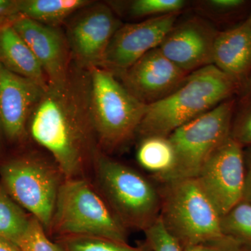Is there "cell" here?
I'll list each match as a JSON object with an SVG mask.
<instances>
[{
  "instance_id": "6da1fadb",
  "label": "cell",
  "mask_w": 251,
  "mask_h": 251,
  "mask_svg": "<svg viewBox=\"0 0 251 251\" xmlns=\"http://www.w3.org/2000/svg\"><path fill=\"white\" fill-rule=\"evenodd\" d=\"M29 118L32 138L52 154L66 179L76 178L96 153L87 69L71 67L64 83L49 84Z\"/></svg>"
},
{
  "instance_id": "7a4b0ae2",
  "label": "cell",
  "mask_w": 251,
  "mask_h": 251,
  "mask_svg": "<svg viewBox=\"0 0 251 251\" xmlns=\"http://www.w3.org/2000/svg\"><path fill=\"white\" fill-rule=\"evenodd\" d=\"M241 87L214 64L191 73L179 88L149 105L138 133L168 137L176 128L238 95Z\"/></svg>"
},
{
  "instance_id": "3957f363",
  "label": "cell",
  "mask_w": 251,
  "mask_h": 251,
  "mask_svg": "<svg viewBox=\"0 0 251 251\" xmlns=\"http://www.w3.org/2000/svg\"><path fill=\"white\" fill-rule=\"evenodd\" d=\"M87 72L96 138L105 150L113 151L138 132L148 105L130 94L111 71L93 67Z\"/></svg>"
},
{
  "instance_id": "277c9868",
  "label": "cell",
  "mask_w": 251,
  "mask_h": 251,
  "mask_svg": "<svg viewBox=\"0 0 251 251\" xmlns=\"http://www.w3.org/2000/svg\"><path fill=\"white\" fill-rule=\"evenodd\" d=\"M162 184L160 219L181 247L209 244L224 237L221 216L196 178Z\"/></svg>"
},
{
  "instance_id": "5b68a950",
  "label": "cell",
  "mask_w": 251,
  "mask_h": 251,
  "mask_svg": "<svg viewBox=\"0 0 251 251\" xmlns=\"http://www.w3.org/2000/svg\"><path fill=\"white\" fill-rule=\"evenodd\" d=\"M95 170L105 201L126 227L145 231L159 219L161 193L133 168L96 151Z\"/></svg>"
},
{
  "instance_id": "8992f818",
  "label": "cell",
  "mask_w": 251,
  "mask_h": 251,
  "mask_svg": "<svg viewBox=\"0 0 251 251\" xmlns=\"http://www.w3.org/2000/svg\"><path fill=\"white\" fill-rule=\"evenodd\" d=\"M67 236H92L128 243L126 227L105 199L83 179H66L59 188L52 226Z\"/></svg>"
},
{
  "instance_id": "52a82bcc",
  "label": "cell",
  "mask_w": 251,
  "mask_h": 251,
  "mask_svg": "<svg viewBox=\"0 0 251 251\" xmlns=\"http://www.w3.org/2000/svg\"><path fill=\"white\" fill-rule=\"evenodd\" d=\"M237 105L235 97L227 99L168 136L176 154V166L168 181L198 176L211 155L230 138Z\"/></svg>"
},
{
  "instance_id": "ba28073f",
  "label": "cell",
  "mask_w": 251,
  "mask_h": 251,
  "mask_svg": "<svg viewBox=\"0 0 251 251\" xmlns=\"http://www.w3.org/2000/svg\"><path fill=\"white\" fill-rule=\"evenodd\" d=\"M62 174L39 157H27L9 162L1 169L6 191L18 204L31 213L49 229L52 219Z\"/></svg>"
},
{
  "instance_id": "9c48e42d",
  "label": "cell",
  "mask_w": 251,
  "mask_h": 251,
  "mask_svg": "<svg viewBox=\"0 0 251 251\" xmlns=\"http://www.w3.org/2000/svg\"><path fill=\"white\" fill-rule=\"evenodd\" d=\"M122 25L106 4L92 3L79 10L67 28L68 44L75 65L83 69L101 67L112 36Z\"/></svg>"
},
{
  "instance_id": "30bf717a",
  "label": "cell",
  "mask_w": 251,
  "mask_h": 251,
  "mask_svg": "<svg viewBox=\"0 0 251 251\" xmlns=\"http://www.w3.org/2000/svg\"><path fill=\"white\" fill-rule=\"evenodd\" d=\"M246 173L244 148L230 137L211 155L196 176L221 217L243 201Z\"/></svg>"
},
{
  "instance_id": "8fae6325",
  "label": "cell",
  "mask_w": 251,
  "mask_h": 251,
  "mask_svg": "<svg viewBox=\"0 0 251 251\" xmlns=\"http://www.w3.org/2000/svg\"><path fill=\"white\" fill-rule=\"evenodd\" d=\"M113 74L130 94L148 105L173 93L189 75L167 58L158 48L128 69Z\"/></svg>"
},
{
  "instance_id": "7c38bea8",
  "label": "cell",
  "mask_w": 251,
  "mask_h": 251,
  "mask_svg": "<svg viewBox=\"0 0 251 251\" xmlns=\"http://www.w3.org/2000/svg\"><path fill=\"white\" fill-rule=\"evenodd\" d=\"M177 16L163 15L139 23L122 25L112 36L101 67L114 73L128 69L160 46L176 23Z\"/></svg>"
},
{
  "instance_id": "4fadbf2b",
  "label": "cell",
  "mask_w": 251,
  "mask_h": 251,
  "mask_svg": "<svg viewBox=\"0 0 251 251\" xmlns=\"http://www.w3.org/2000/svg\"><path fill=\"white\" fill-rule=\"evenodd\" d=\"M219 31L204 18L191 16L176 22L158 48L176 67L190 74L213 64Z\"/></svg>"
},
{
  "instance_id": "5bb4252c",
  "label": "cell",
  "mask_w": 251,
  "mask_h": 251,
  "mask_svg": "<svg viewBox=\"0 0 251 251\" xmlns=\"http://www.w3.org/2000/svg\"><path fill=\"white\" fill-rule=\"evenodd\" d=\"M11 25L30 48L45 73L49 84L60 85L70 72V49L67 37L57 27L18 16Z\"/></svg>"
},
{
  "instance_id": "9a60e30c",
  "label": "cell",
  "mask_w": 251,
  "mask_h": 251,
  "mask_svg": "<svg viewBox=\"0 0 251 251\" xmlns=\"http://www.w3.org/2000/svg\"><path fill=\"white\" fill-rule=\"evenodd\" d=\"M45 89L0 63V125L10 139L23 134L31 112Z\"/></svg>"
},
{
  "instance_id": "2e32d148",
  "label": "cell",
  "mask_w": 251,
  "mask_h": 251,
  "mask_svg": "<svg viewBox=\"0 0 251 251\" xmlns=\"http://www.w3.org/2000/svg\"><path fill=\"white\" fill-rule=\"evenodd\" d=\"M213 64L235 80L241 89L250 78L251 29L247 20L219 31L214 43Z\"/></svg>"
},
{
  "instance_id": "e0dca14e",
  "label": "cell",
  "mask_w": 251,
  "mask_h": 251,
  "mask_svg": "<svg viewBox=\"0 0 251 251\" xmlns=\"http://www.w3.org/2000/svg\"><path fill=\"white\" fill-rule=\"evenodd\" d=\"M0 63L14 74L47 88L49 81L40 63L11 23L0 27Z\"/></svg>"
},
{
  "instance_id": "ac0fdd59",
  "label": "cell",
  "mask_w": 251,
  "mask_h": 251,
  "mask_svg": "<svg viewBox=\"0 0 251 251\" xmlns=\"http://www.w3.org/2000/svg\"><path fill=\"white\" fill-rule=\"evenodd\" d=\"M138 163L161 183L171 179L176 166V154L169 137L142 138L136 153Z\"/></svg>"
},
{
  "instance_id": "d6986e66",
  "label": "cell",
  "mask_w": 251,
  "mask_h": 251,
  "mask_svg": "<svg viewBox=\"0 0 251 251\" xmlns=\"http://www.w3.org/2000/svg\"><path fill=\"white\" fill-rule=\"evenodd\" d=\"M92 2L87 0H22L17 1V11L18 16L57 27Z\"/></svg>"
},
{
  "instance_id": "ffe728a7",
  "label": "cell",
  "mask_w": 251,
  "mask_h": 251,
  "mask_svg": "<svg viewBox=\"0 0 251 251\" xmlns=\"http://www.w3.org/2000/svg\"><path fill=\"white\" fill-rule=\"evenodd\" d=\"M31 221V218L0 186V237L17 244L27 232Z\"/></svg>"
},
{
  "instance_id": "44dd1931",
  "label": "cell",
  "mask_w": 251,
  "mask_h": 251,
  "mask_svg": "<svg viewBox=\"0 0 251 251\" xmlns=\"http://www.w3.org/2000/svg\"><path fill=\"white\" fill-rule=\"evenodd\" d=\"M224 237L251 250V204L242 201L221 217Z\"/></svg>"
},
{
  "instance_id": "7402d4cb",
  "label": "cell",
  "mask_w": 251,
  "mask_h": 251,
  "mask_svg": "<svg viewBox=\"0 0 251 251\" xmlns=\"http://www.w3.org/2000/svg\"><path fill=\"white\" fill-rule=\"evenodd\" d=\"M64 251H151L148 246L132 247L128 243L92 236H67L59 243Z\"/></svg>"
},
{
  "instance_id": "603a6c76",
  "label": "cell",
  "mask_w": 251,
  "mask_h": 251,
  "mask_svg": "<svg viewBox=\"0 0 251 251\" xmlns=\"http://www.w3.org/2000/svg\"><path fill=\"white\" fill-rule=\"evenodd\" d=\"M186 5L184 0H134L129 3L128 14L135 18L156 17L178 14Z\"/></svg>"
},
{
  "instance_id": "cb8c5ba5",
  "label": "cell",
  "mask_w": 251,
  "mask_h": 251,
  "mask_svg": "<svg viewBox=\"0 0 251 251\" xmlns=\"http://www.w3.org/2000/svg\"><path fill=\"white\" fill-rule=\"evenodd\" d=\"M16 245L21 251H64L59 244L50 240L45 229L34 217L31 218L29 229Z\"/></svg>"
},
{
  "instance_id": "d4e9b609",
  "label": "cell",
  "mask_w": 251,
  "mask_h": 251,
  "mask_svg": "<svg viewBox=\"0 0 251 251\" xmlns=\"http://www.w3.org/2000/svg\"><path fill=\"white\" fill-rule=\"evenodd\" d=\"M144 232L146 244L151 251H183L181 244L167 230L160 217Z\"/></svg>"
},
{
  "instance_id": "484cf974",
  "label": "cell",
  "mask_w": 251,
  "mask_h": 251,
  "mask_svg": "<svg viewBox=\"0 0 251 251\" xmlns=\"http://www.w3.org/2000/svg\"><path fill=\"white\" fill-rule=\"evenodd\" d=\"M231 137L243 148L251 145V102L247 106L236 110Z\"/></svg>"
},
{
  "instance_id": "4316f807",
  "label": "cell",
  "mask_w": 251,
  "mask_h": 251,
  "mask_svg": "<svg viewBox=\"0 0 251 251\" xmlns=\"http://www.w3.org/2000/svg\"><path fill=\"white\" fill-rule=\"evenodd\" d=\"M205 7L221 17L232 18L242 16L248 9L249 1L245 0H209L202 1Z\"/></svg>"
},
{
  "instance_id": "83f0119b",
  "label": "cell",
  "mask_w": 251,
  "mask_h": 251,
  "mask_svg": "<svg viewBox=\"0 0 251 251\" xmlns=\"http://www.w3.org/2000/svg\"><path fill=\"white\" fill-rule=\"evenodd\" d=\"M208 244L211 251H251L250 249L225 237Z\"/></svg>"
},
{
  "instance_id": "f1b7e54d",
  "label": "cell",
  "mask_w": 251,
  "mask_h": 251,
  "mask_svg": "<svg viewBox=\"0 0 251 251\" xmlns=\"http://www.w3.org/2000/svg\"><path fill=\"white\" fill-rule=\"evenodd\" d=\"M237 110L247 106L251 102V76L244 84L238 94Z\"/></svg>"
},
{
  "instance_id": "f546056e",
  "label": "cell",
  "mask_w": 251,
  "mask_h": 251,
  "mask_svg": "<svg viewBox=\"0 0 251 251\" xmlns=\"http://www.w3.org/2000/svg\"><path fill=\"white\" fill-rule=\"evenodd\" d=\"M18 16L17 1L0 0V17L9 16Z\"/></svg>"
},
{
  "instance_id": "4dcf8cb0",
  "label": "cell",
  "mask_w": 251,
  "mask_h": 251,
  "mask_svg": "<svg viewBox=\"0 0 251 251\" xmlns=\"http://www.w3.org/2000/svg\"><path fill=\"white\" fill-rule=\"evenodd\" d=\"M243 201L251 204V168H247L244 191H243Z\"/></svg>"
},
{
  "instance_id": "1f68e13d",
  "label": "cell",
  "mask_w": 251,
  "mask_h": 251,
  "mask_svg": "<svg viewBox=\"0 0 251 251\" xmlns=\"http://www.w3.org/2000/svg\"><path fill=\"white\" fill-rule=\"evenodd\" d=\"M0 251H21L14 243L0 237Z\"/></svg>"
},
{
  "instance_id": "d6a6232c",
  "label": "cell",
  "mask_w": 251,
  "mask_h": 251,
  "mask_svg": "<svg viewBox=\"0 0 251 251\" xmlns=\"http://www.w3.org/2000/svg\"><path fill=\"white\" fill-rule=\"evenodd\" d=\"M183 251H211L209 244H195L182 247Z\"/></svg>"
},
{
  "instance_id": "836d02e7",
  "label": "cell",
  "mask_w": 251,
  "mask_h": 251,
  "mask_svg": "<svg viewBox=\"0 0 251 251\" xmlns=\"http://www.w3.org/2000/svg\"><path fill=\"white\" fill-rule=\"evenodd\" d=\"M244 156L246 168H251V145L244 150Z\"/></svg>"
},
{
  "instance_id": "e575fe53",
  "label": "cell",
  "mask_w": 251,
  "mask_h": 251,
  "mask_svg": "<svg viewBox=\"0 0 251 251\" xmlns=\"http://www.w3.org/2000/svg\"><path fill=\"white\" fill-rule=\"evenodd\" d=\"M247 21L248 23H249V26H250L251 29V14L250 16H249V17L247 18Z\"/></svg>"
}]
</instances>
